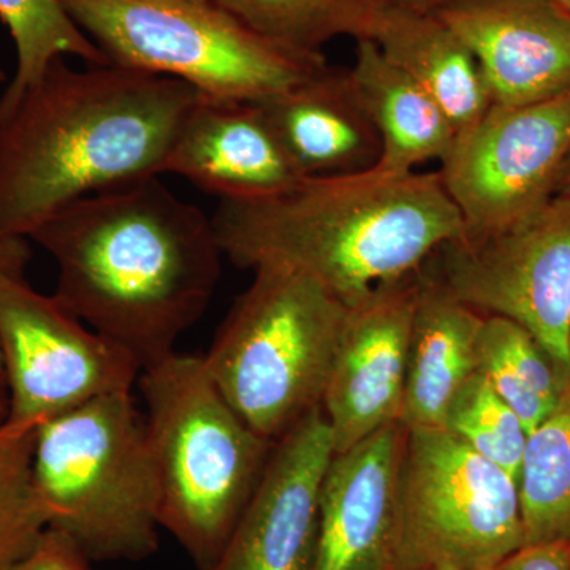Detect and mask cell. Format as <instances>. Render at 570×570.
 <instances>
[{
	"instance_id": "1",
	"label": "cell",
	"mask_w": 570,
	"mask_h": 570,
	"mask_svg": "<svg viewBox=\"0 0 570 570\" xmlns=\"http://www.w3.org/2000/svg\"><path fill=\"white\" fill-rule=\"evenodd\" d=\"M29 239L58 265L56 302L141 370L204 317L224 255L212 217L160 178L81 198Z\"/></svg>"
},
{
	"instance_id": "2",
	"label": "cell",
	"mask_w": 570,
	"mask_h": 570,
	"mask_svg": "<svg viewBox=\"0 0 570 570\" xmlns=\"http://www.w3.org/2000/svg\"><path fill=\"white\" fill-rule=\"evenodd\" d=\"M193 86L122 67L55 59L0 104V238H28L81 198L167 174Z\"/></svg>"
},
{
	"instance_id": "3",
	"label": "cell",
	"mask_w": 570,
	"mask_h": 570,
	"mask_svg": "<svg viewBox=\"0 0 570 570\" xmlns=\"http://www.w3.org/2000/svg\"><path fill=\"white\" fill-rule=\"evenodd\" d=\"M212 219L238 268L296 269L347 307L414 275L466 232L438 171L392 176L374 168L307 176L272 197L220 200Z\"/></svg>"
},
{
	"instance_id": "4",
	"label": "cell",
	"mask_w": 570,
	"mask_h": 570,
	"mask_svg": "<svg viewBox=\"0 0 570 570\" xmlns=\"http://www.w3.org/2000/svg\"><path fill=\"white\" fill-rule=\"evenodd\" d=\"M145 423L160 487V528L195 569L216 561L275 442L258 436L214 384L204 355L142 367Z\"/></svg>"
},
{
	"instance_id": "5",
	"label": "cell",
	"mask_w": 570,
	"mask_h": 570,
	"mask_svg": "<svg viewBox=\"0 0 570 570\" xmlns=\"http://www.w3.org/2000/svg\"><path fill=\"white\" fill-rule=\"evenodd\" d=\"M132 392L37 426L32 485L48 528L92 562H140L159 549L160 487Z\"/></svg>"
},
{
	"instance_id": "6",
	"label": "cell",
	"mask_w": 570,
	"mask_h": 570,
	"mask_svg": "<svg viewBox=\"0 0 570 570\" xmlns=\"http://www.w3.org/2000/svg\"><path fill=\"white\" fill-rule=\"evenodd\" d=\"M253 272L204 360L239 417L276 442L322 406L351 307L296 269Z\"/></svg>"
},
{
	"instance_id": "7",
	"label": "cell",
	"mask_w": 570,
	"mask_h": 570,
	"mask_svg": "<svg viewBox=\"0 0 570 570\" xmlns=\"http://www.w3.org/2000/svg\"><path fill=\"white\" fill-rule=\"evenodd\" d=\"M122 69L174 78L208 100L262 104L330 66L265 39L216 0H61Z\"/></svg>"
},
{
	"instance_id": "8",
	"label": "cell",
	"mask_w": 570,
	"mask_h": 570,
	"mask_svg": "<svg viewBox=\"0 0 570 570\" xmlns=\"http://www.w3.org/2000/svg\"><path fill=\"white\" fill-rule=\"evenodd\" d=\"M401 508L433 570H491L524 547L519 483L445 428H407Z\"/></svg>"
},
{
	"instance_id": "9",
	"label": "cell",
	"mask_w": 570,
	"mask_h": 570,
	"mask_svg": "<svg viewBox=\"0 0 570 570\" xmlns=\"http://www.w3.org/2000/svg\"><path fill=\"white\" fill-rule=\"evenodd\" d=\"M422 268L460 302L528 330L570 392V198L557 195L504 230L445 243Z\"/></svg>"
},
{
	"instance_id": "10",
	"label": "cell",
	"mask_w": 570,
	"mask_h": 570,
	"mask_svg": "<svg viewBox=\"0 0 570 570\" xmlns=\"http://www.w3.org/2000/svg\"><path fill=\"white\" fill-rule=\"evenodd\" d=\"M0 356L9 415L29 430L97 397L132 392L141 365L132 354L82 324L24 276L0 275Z\"/></svg>"
},
{
	"instance_id": "11",
	"label": "cell",
	"mask_w": 570,
	"mask_h": 570,
	"mask_svg": "<svg viewBox=\"0 0 570 570\" xmlns=\"http://www.w3.org/2000/svg\"><path fill=\"white\" fill-rule=\"evenodd\" d=\"M570 153V89L540 102L493 104L456 134L441 163L464 235H489L557 197Z\"/></svg>"
},
{
	"instance_id": "12",
	"label": "cell",
	"mask_w": 570,
	"mask_h": 570,
	"mask_svg": "<svg viewBox=\"0 0 570 570\" xmlns=\"http://www.w3.org/2000/svg\"><path fill=\"white\" fill-rule=\"evenodd\" d=\"M407 428L389 423L333 456L311 570H433L409 542L401 508Z\"/></svg>"
},
{
	"instance_id": "13",
	"label": "cell",
	"mask_w": 570,
	"mask_h": 570,
	"mask_svg": "<svg viewBox=\"0 0 570 570\" xmlns=\"http://www.w3.org/2000/svg\"><path fill=\"white\" fill-rule=\"evenodd\" d=\"M333 456L332 431L318 406L277 439L230 538L205 570H311Z\"/></svg>"
},
{
	"instance_id": "14",
	"label": "cell",
	"mask_w": 570,
	"mask_h": 570,
	"mask_svg": "<svg viewBox=\"0 0 570 570\" xmlns=\"http://www.w3.org/2000/svg\"><path fill=\"white\" fill-rule=\"evenodd\" d=\"M419 272L348 309L322 400L335 455L401 420Z\"/></svg>"
},
{
	"instance_id": "15",
	"label": "cell",
	"mask_w": 570,
	"mask_h": 570,
	"mask_svg": "<svg viewBox=\"0 0 570 570\" xmlns=\"http://www.w3.org/2000/svg\"><path fill=\"white\" fill-rule=\"evenodd\" d=\"M478 59L493 104L570 89V11L558 0H455L433 11Z\"/></svg>"
},
{
	"instance_id": "16",
	"label": "cell",
	"mask_w": 570,
	"mask_h": 570,
	"mask_svg": "<svg viewBox=\"0 0 570 570\" xmlns=\"http://www.w3.org/2000/svg\"><path fill=\"white\" fill-rule=\"evenodd\" d=\"M167 174L181 176L220 200L285 193L302 181L258 104L202 97L168 157Z\"/></svg>"
},
{
	"instance_id": "17",
	"label": "cell",
	"mask_w": 570,
	"mask_h": 570,
	"mask_svg": "<svg viewBox=\"0 0 570 570\" xmlns=\"http://www.w3.org/2000/svg\"><path fill=\"white\" fill-rule=\"evenodd\" d=\"M258 105L305 178L370 170L381 156V138L348 70L328 66Z\"/></svg>"
},
{
	"instance_id": "18",
	"label": "cell",
	"mask_w": 570,
	"mask_h": 570,
	"mask_svg": "<svg viewBox=\"0 0 570 570\" xmlns=\"http://www.w3.org/2000/svg\"><path fill=\"white\" fill-rule=\"evenodd\" d=\"M485 317L420 268L401 414L404 426L444 428L456 392L478 373Z\"/></svg>"
},
{
	"instance_id": "19",
	"label": "cell",
	"mask_w": 570,
	"mask_h": 570,
	"mask_svg": "<svg viewBox=\"0 0 570 570\" xmlns=\"http://www.w3.org/2000/svg\"><path fill=\"white\" fill-rule=\"evenodd\" d=\"M348 75L381 138L374 170L407 175L420 165L445 159L456 138L455 126L406 71L382 55L376 41L356 40Z\"/></svg>"
},
{
	"instance_id": "20",
	"label": "cell",
	"mask_w": 570,
	"mask_h": 570,
	"mask_svg": "<svg viewBox=\"0 0 570 570\" xmlns=\"http://www.w3.org/2000/svg\"><path fill=\"white\" fill-rule=\"evenodd\" d=\"M371 40L441 107L456 134L482 118L493 105L478 59L433 13L387 2Z\"/></svg>"
},
{
	"instance_id": "21",
	"label": "cell",
	"mask_w": 570,
	"mask_h": 570,
	"mask_svg": "<svg viewBox=\"0 0 570 570\" xmlns=\"http://www.w3.org/2000/svg\"><path fill=\"white\" fill-rule=\"evenodd\" d=\"M478 371L515 411L528 434L566 393L550 356L528 330L510 318L485 317L479 337Z\"/></svg>"
},
{
	"instance_id": "22",
	"label": "cell",
	"mask_w": 570,
	"mask_h": 570,
	"mask_svg": "<svg viewBox=\"0 0 570 570\" xmlns=\"http://www.w3.org/2000/svg\"><path fill=\"white\" fill-rule=\"evenodd\" d=\"M519 493L524 546L570 543V392L528 434Z\"/></svg>"
},
{
	"instance_id": "23",
	"label": "cell",
	"mask_w": 570,
	"mask_h": 570,
	"mask_svg": "<svg viewBox=\"0 0 570 570\" xmlns=\"http://www.w3.org/2000/svg\"><path fill=\"white\" fill-rule=\"evenodd\" d=\"M255 32L288 50L318 55L337 37L373 39L387 0H216Z\"/></svg>"
},
{
	"instance_id": "24",
	"label": "cell",
	"mask_w": 570,
	"mask_h": 570,
	"mask_svg": "<svg viewBox=\"0 0 570 570\" xmlns=\"http://www.w3.org/2000/svg\"><path fill=\"white\" fill-rule=\"evenodd\" d=\"M0 21L17 48V71L0 104H10L43 77L58 58L108 66L104 52L78 28L61 0H0Z\"/></svg>"
},
{
	"instance_id": "25",
	"label": "cell",
	"mask_w": 570,
	"mask_h": 570,
	"mask_svg": "<svg viewBox=\"0 0 570 570\" xmlns=\"http://www.w3.org/2000/svg\"><path fill=\"white\" fill-rule=\"evenodd\" d=\"M444 428L519 483L528 431L479 371L456 392Z\"/></svg>"
},
{
	"instance_id": "26",
	"label": "cell",
	"mask_w": 570,
	"mask_h": 570,
	"mask_svg": "<svg viewBox=\"0 0 570 570\" xmlns=\"http://www.w3.org/2000/svg\"><path fill=\"white\" fill-rule=\"evenodd\" d=\"M36 431L0 426V569L24 557L48 530L32 485Z\"/></svg>"
},
{
	"instance_id": "27",
	"label": "cell",
	"mask_w": 570,
	"mask_h": 570,
	"mask_svg": "<svg viewBox=\"0 0 570 570\" xmlns=\"http://www.w3.org/2000/svg\"><path fill=\"white\" fill-rule=\"evenodd\" d=\"M0 570H92V562L73 540L48 528L24 557Z\"/></svg>"
},
{
	"instance_id": "28",
	"label": "cell",
	"mask_w": 570,
	"mask_h": 570,
	"mask_svg": "<svg viewBox=\"0 0 570 570\" xmlns=\"http://www.w3.org/2000/svg\"><path fill=\"white\" fill-rule=\"evenodd\" d=\"M491 570H570V543L524 546Z\"/></svg>"
},
{
	"instance_id": "29",
	"label": "cell",
	"mask_w": 570,
	"mask_h": 570,
	"mask_svg": "<svg viewBox=\"0 0 570 570\" xmlns=\"http://www.w3.org/2000/svg\"><path fill=\"white\" fill-rule=\"evenodd\" d=\"M31 261V246L28 238H0V275L24 276ZM0 387L6 389L2 356H0Z\"/></svg>"
},
{
	"instance_id": "30",
	"label": "cell",
	"mask_w": 570,
	"mask_h": 570,
	"mask_svg": "<svg viewBox=\"0 0 570 570\" xmlns=\"http://www.w3.org/2000/svg\"><path fill=\"white\" fill-rule=\"evenodd\" d=\"M392 6L401 7V9L420 11V13H433L441 7L448 6L455 0H387Z\"/></svg>"
},
{
	"instance_id": "31",
	"label": "cell",
	"mask_w": 570,
	"mask_h": 570,
	"mask_svg": "<svg viewBox=\"0 0 570 570\" xmlns=\"http://www.w3.org/2000/svg\"><path fill=\"white\" fill-rule=\"evenodd\" d=\"M557 195L570 198V153L568 160H566L564 170H562L560 184H558Z\"/></svg>"
},
{
	"instance_id": "32",
	"label": "cell",
	"mask_w": 570,
	"mask_h": 570,
	"mask_svg": "<svg viewBox=\"0 0 570 570\" xmlns=\"http://www.w3.org/2000/svg\"><path fill=\"white\" fill-rule=\"evenodd\" d=\"M7 415H9V395L6 389L0 387V426L6 423Z\"/></svg>"
},
{
	"instance_id": "33",
	"label": "cell",
	"mask_w": 570,
	"mask_h": 570,
	"mask_svg": "<svg viewBox=\"0 0 570 570\" xmlns=\"http://www.w3.org/2000/svg\"><path fill=\"white\" fill-rule=\"evenodd\" d=\"M6 80H7L6 70H3L2 67H0V85H3V82H6Z\"/></svg>"
},
{
	"instance_id": "34",
	"label": "cell",
	"mask_w": 570,
	"mask_h": 570,
	"mask_svg": "<svg viewBox=\"0 0 570 570\" xmlns=\"http://www.w3.org/2000/svg\"><path fill=\"white\" fill-rule=\"evenodd\" d=\"M558 2H561L570 11V0H558Z\"/></svg>"
},
{
	"instance_id": "35",
	"label": "cell",
	"mask_w": 570,
	"mask_h": 570,
	"mask_svg": "<svg viewBox=\"0 0 570 570\" xmlns=\"http://www.w3.org/2000/svg\"><path fill=\"white\" fill-rule=\"evenodd\" d=\"M436 570H456V569L450 568V566H441V568H438Z\"/></svg>"
}]
</instances>
